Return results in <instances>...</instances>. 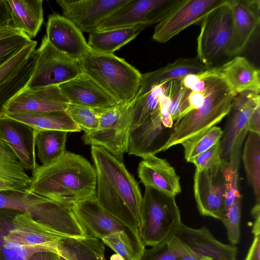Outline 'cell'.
Instances as JSON below:
<instances>
[{"label": "cell", "mask_w": 260, "mask_h": 260, "mask_svg": "<svg viewBox=\"0 0 260 260\" xmlns=\"http://www.w3.org/2000/svg\"><path fill=\"white\" fill-rule=\"evenodd\" d=\"M69 103L58 86L25 87L7 104L3 114L62 111Z\"/></svg>", "instance_id": "cell-17"}, {"label": "cell", "mask_w": 260, "mask_h": 260, "mask_svg": "<svg viewBox=\"0 0 260 260\" xmlns=\"http://www.w3.org/2000/svg\"><path fill=\"white\" fill-rule=\"evenodd\" d=\"M222 135L220 127L214 126L183 141L181 144L184 148L186 161L216 144Z\"/></svg>", "instance_id": "cell-36"}, {"label": "cell", "mask_w": 260, "mask_h": 260, "mask_svg": "<svg viewBox=\"0 0 260 260\" xmlns=\"http://www.w3.org/2000/svg\"><path fill=\"white\" fill-rule=\"evenodd\" d=\"M37 42L31 40L0 65V84L21 69L36 50Z\"/></svg>", "instance_id": "cell-38"}, {"label": "cell", "mask_w": 260, "mask_h": 260, "mask_svg": "<svg viewBox=\"0 0 260 260\" xmlns=\"http://www.w3.org/2000/svg\"><path fill=\"white\" fill-rule=\"evenodd\" d=\"M31 177L10 145L0 136V191H24Z\"/></svg>", "instance_id": "cell-25"}, {"label": "cell", "mask_w": 260, "mask_h": 260, "mask_svg": "<svg viewBox=\"0 0 260 260\" xmlns=\"http://www.w3.org/2000/svg\"><path fill=\"white\" fill-rule=\"evenodd\" d=\"M96 176L84 157L66 151L59 158L32 172L28 190L71 207L95 196Z\"/></svg>", "instance_id": "cell-2"}, {"label": "cell", "mask_w": 260, "mask_h": 260, "mask_svg": "<svg viewBox=\"0 0 260 260\" xmlns=\"http://www.w3.org/2000/svg\"><path fill=\"white\" fill-rule=\"evenodd\" d=\"M235 260H236V259H235Z\"/></svg>", "instance_id": "cell-50"}, {"label": "cell", "mask_w": 260, "mask_h": 260, "mask_svg": "<svg viewBox=\"0 0 260 260\" xmlns=\"http://www.w3.org/2000/svg\"><path fill=\"white\" fill-rule=\"evenodd\" d=\"M254 235L253 242L245 260H260V233Z\"/></svg>", "instance_id": "cell-44"}, {"label": "cell", "mask_w": 260, "mask_h": 260, "mask_svg": "<svg viewBox=\"0 0 260 260\" xmlns=\"http://www.w3.org/2000/svg\"><path fill=\"white\" fill-rule=\"evenodd\" d=\"M168 83L166 81L152 85L141 83L136 96L130 104L131 128L139 125L159 110V100L166 90Z\"/></svg>", "instance_id": "cell-28"}, {"label": "cell", "mask_w": 260, "mask_h": 260, "mask_svg": "<svg viewBox=\"0 0 260 260\" xmlns=\"http://www.w3.org/2000/svg\"><path fill=\"white\" fill-rule=\"evenodd\" d=\"M101 240L124 260H139L145 249L141 240L123 231L112 233Z\"/></svg>", "instance_id": "cell-35"}, {"label": "cell", "mask_w": 260, "mask_h": 260, "mask_svg": "<svg viewBox=\"0 0 260 260\" xmlns=\"http://www.w3.org/2000/svg\"><path fill=\"white\" fill-rule=\"evenodd\" d=\"M260 134V105H257L251 114L248 122V132Z\"/></svg>", "instance_id": "cell-45"}, {"label": "cell", "mask_w": 260, "mask_h": 260, "mask_svg": "<svg viewBox=\"0 0 260 260\" xmlns=\"http://www.w3.org/2000/svg\"><path fill=\"white\" fill-rule=\"evenodd\" d=\"M58 87L70 104L100 110L120 105L92 79L82 73Z\"/></svg>", "instance_id": "cell-20"}, {"label": "cell", "mask_w": 260, "mask_h": 260, "mask_svg": "<svg viewBox=\"0 0 260 260\" xmlns=\"http://www.w3.org/2000/svg\"><path fill=\"white\" fill-rule=\"evenodd\" d=\"M216 69L218 76L236 94L246 92L259 94V70L244 57L235 56Z\"/></svg>", "instance_id": "cell-22"}, {"label": "cell", "mask_w": 260, "mask_h": 260, "mask_svg": "<svg viewBox=\"0 0 260 260\" xmlns=\"http://www.w3.org/2000/svg\"><path fill=\"white\" fill-rule=\"evenodd\" d=\"M19 123L6 118L0 119V136L10 145L25 170L34 172L38 165L35 152L29 148Z\"/></svg>", "instance_id": "cell-31"}, {"label": "cell", "mask_w": 260, "mask_h": 260, "mask_svg": "<svg viewBox=\"0 0 260 260\" xmlns=\"http://www.w3.org/2000/svg\"><path fill=\"white\" fill-rule=\"evenodd\" d=\"M220 141L208 150L190 159L188 162L193 164L196 170H198L207 169L220 163L222 161L220 154Z\"/></svg>", "instance_id": "cell-42"}, {"label": "cell", "mask_w": 260, "mask_h": 260, "mask_svg": "<svg viewBox=\"0 0 260 260\" xmlns=\"http://www.w3.org/2000/svg\"><path fill=\"white\" fill-rule=\"evenodd\" d=\"M86 75L120 105L130 104L142 81V74L123 58L114 54L89 51L79 61Z\"/></svg>", "instance_id": "cell-3"}, {"label": "cell", "mask_w": 260, "mask_h": 260, "mask_svg": "<svg viewBox=\"0 0 260 260\" xmlns=\"http://www.w3.org/2000/svg\"><path fill=\"white\" fill-rule=\"evenodd\" d=\"M205 80L206 92L202 105L174 124L172 133L161 151L215 126L229 114L236 94L220 77L210 76Z\"/></svg>", "instance_id": "cell-4"}, {"label": "cell", "mask_w": 260, "mask_h": 260, "mask_svg": "<svg viewBox=\"0 0 260 260\" xmlns=\"http://www.w3.org/2000/svg\"><path fill=\"white\" fill-rule=\"evenodd\" d=\"M110 260H124V258L117 253H115L112 255L110 257Z\"/></svg>", "instance_id": "cell-48"}, {"label": "cell", "mask_w": 260, "mask_h": 260, "mask_svg": "<svg viewBox=\"0 0 260 260\" xmlns=\"http://www.w3.org/2000/svg\"><path fill=\"white\" fill-rule=\"evenodd\" d=\"M147 27L144 25H139L130 28L94 31L89 34L87 44L92 52L113 54L115 51L134 40Z\"/></svg>", "instance_id": "cell-29"}, {"label": "cell", "mask_w": 260, "mask_h": 260, "mask_svg": "<svg viewBox=\"0 0 260 260\" xmlns=\"http://www.w3.org/2000/svg\"><path fill=\"white\" fill-rule=\"evenodd\" d=\"M232 36V15L228 0L202 20L197 57L207 67H213L221 58L228 57Z\"/></svg>", "instance_id": "cell-7"}, {"label": "cell", "mask_w": 260, "mask_h": 260, "mask_svg": "<svg viewBox=\"0 0 260 260\" xmlns=\"http://www.w3.org/2000/svg\"><path fill=\"white\" fill-rule=\"evenodd\" d=\"M10 9L11 25L30 39L39 31L44 20L42 0H7Z\"/></svg>", "instance_id": "cell-26"}, {"label": "cell", "mask_w": 260, "mask_h": 260, "mask_svg": "<svg viewBox=\"0 0 260 260\" xmlns=\"http://www.w3.org/2000/svg\"><path fill=\"white\" fill-rule=\"evenodd\" d=\"M10 9L7 0H0V28L10 25Z\"/></svg>", "instance_id": "cell-43"}, {"label": "cell", "mask_w": 260, "mask_h": 260, "mask_svg": "<svg viewBox=\"0 0 260 260\" xmlns=\"http://www.w3.org/2000/svg\"><path fill=\"white\" fill-rule=\"evenodd\" d=\"M260 105L259 94L246 92L236 94L223 131L220 143V158L240 164L241 149L248 132V122L255 108Z\"/></svg>", "instance_id": "cell-11"}, {"label": "cell", "mask_w": 260, "mask_h": 260, "mask_svg": "<svg viewBox=\"0 0 260 260\" xmlns=\"http://www.w3.org/2000/svg\"><path fill=\"white\" fill-rule=\"evenodd\" d=\"M132 123L130 104L118 105L102 111L97 129L82 139L87 145L104 148L118 160L122 161L127 152Z\"/></svg>", "instance_id": "cell-8"}, {"label": "cell", "mask_w": 260, "mask_h": 260, "mask_svg": "<svg viewBox=\"0 0 260 260\" xmlns=\"http://www.w3.org/2000/svg\"><path fill=\"white\" fill-rule=\"evenodd\" d=\"M128 0H57L62 16L81 31H94L99 24Z\"/></svg>", "instance_id": "cell-16"}, {"label": "cell", "mask_w": 260, "mask_h": 260, "mask_svg": "<svg viewBox=\"0 0 260 260\" xmlns=\"http://www.w3.org/2000/svg\"><path fill=\"white\" fill-rule=\"evenodd\" d=\"M96 176L95 199L104 209L132 229L142 221L143 197L138 182L122 161L103 147L91 146Z\"/></svg>", "instance_id": "cell-1"}, {"label": "cell", "mask_w": 260, "mask_h": 260, "mask_svg": "<svg viewBox=\"0 0 260 260\" xmlns=\"http://www.w3.org/2000/svg\"><path fill=\"white\" fill-rule=\"evenodd\" d=\"M28 260H60V255L53 252L41 251L32 254Z\"/></svg>", "instance_id": "cell-46"}, {"label": "cell", "mask_w": 260, "mask_h": 260, "mask_svg": "<svg viewBox=\"0 0 260 260\" xmlns=\"http://www.w3.org/2000/svg\"><path fill=\"white\" fill-rule=\"evenodd\" d=\"M35 63V51L21 69L0 84V119L7 104L26 86L34 70Z\"/></svg>", "instance_id": "cell-34"}, {"label": "cell", "mask_w": 260, "mask_h": 260, "mask_svg": "<svg viewBox=\"0 0 260 260\" xmlns=\"http://www.w3.org/2000/svg\"><path fill=\"white\" fill-rule=\"evenodd\" d=\"M31 40L25 34L22 32L0 40V65L17 53Z\"/></svg>", "instance_id": "cell-41"}, {"label": "cell", "mask_w": 260, "mask_h": 260, "mask_svg": "<svg viewBox=\"0 0 260 260\" xmlns=\"http://www.w3.org/2000/svg\"><path fill=\"white\" fill-rule=\"evenodd\" d=\"M228 0H179L154 27L152 38L165 43L188 26L197 23Z\"/></svg>", "instance_id": "cell-13"}, {"label": "cell", "mask_w": 260, "mask_h": 260, "mask_svg": "<svg viewBox=\"0 0 260 260\" xmlns=\"http://www.w3.org/2000/svg\"><path fill=\"white\" fill-rule=\"evenodd\" d=\"M242 159L249 183L260 203V134L249 132L245 141Z\"/></svg>", "instance_id": "cell-33"}, {"label": "cell", "mask_w": 260, "mask_h": 260, "mask_svg": "<svg viewBox=\"0 0 260 260\" xmlns=\"http://www.w3.org/2000/svg\"><path fill=\"white\" fill-rule=\"evenodd\" d=\"M1 208L27 213L36 220L64 236H86L71 207L30 192L28 189L20 191H0Z\"/></svg>", "instance_id": "cell-5"}, {"label": "cell", "mask_w": 260, "mask_h": 260, "mask_svg": "<svg viewBox=\"0 0 260 260\" xmlns=\"http://www.w3.org/2000/svg\"><path fill=\"white\" fill-rule=\"evenodd\" d=\"M45 251L23 241L12 220L10 209H0V260H28L34 253Z\"/></svg>", "instance_id": "cell-23"}, {"label": "cell", "mask_w": 260, "mask_h": 260, "mask_svg": "<svg viewBox=\"0 0 260 260\" xmlns=\"http://www.w3.org/2000/svg\"><path fill=\"white\" fill-rule=\"evenodd\" d=\"M103 110L69 103L64 111L84 134H88L97 129Z\"/></svg>", "instance_id": "cell-37"}, {"label": "cell", "mask_w": 260, "mask_h": 260, "mask_svg": "<svg viewBox=\"0 0 260 260\" xmlns=\"http://www.w3.org/2000/svg\"><path fill=\"white\" fill-rule=\"evenodd\" d=\"M150 248H145L139 260H179L180 249L171 236Z\"/></svg>", "instance_id": "cell-39"}, {"label": "cell", "mask_w": 260, "mask_h": 260, "mask_svg": "<svg viewBox=\"0 0 260 260\" xmlns=\"http://www.w3.org/2000/svg\"><path fill=\"white\" fill-rule=\"evenodd\" d=\"M71 208L86 236L102 239L112 233L123 231L141 240L139 231L128 227L104 209L94 197L79 202Z\"/></svg>", "instance_id": "cell-15"}, {"label": "cell", "mask_w": 260, "mask_h": 260, "mask_svg": "<svg viewBox=\"0 0 260 260\" xmlns=\"http://www.w3.org/2000/svg\"><path fill=\"white\" fill-rule=\"evenodd\" d=\"M21 31L14 28L11 25L0 28V40L18 34Z\"/></svg>", "instance_id": "cell-47"}, {"label": "cell", "mask_w": 260, "mask_h": 260, "mask_svg": "<svg viewBox=\"0 0 260 260\" xmlns=\"http://www.w3.org/2000/svg\"><path fill=\"white\" fill-rule=\"evenodd\" d=\"M58 254L67 260H106L101 239L89 236L64 237L58 242Z\"/></svg>", "instance_id": "cell-27"}, {"label": "cell", "mask_w": 260, "mask_h": 260, "mask_svg": "<svg viewBox=\"0 0 260 260\" xmlns=\"http://www.w3.org/2000/svg\"><path fill=\"white\" fill-rule=\"evenodd\" d=\"M138 177L145 187L175 197L181 191L180 177L165 159L151 155L139 163Z\"/></svg>", "instance_id": "cell-21"}, {"label": "cell", "mask_w": 260, "mask_h": 260, "mask_svg": "<svg viewBox=\"0 0 260 260\" xmlns=\"http://www.w3.org/2000/svg\"><path fill=\"white\" fill-rule=\"evenodd\" d=\"M4 117L28 127L32 133V143L37 135L44 131H62L79 132L81 130L64 111L46 113H19L4 114Z\"/></svg>", "instance_id": "cell-24"}, {"label": "cell", "mask_w": 260, "mask_h": 260, "mask_svg": "<svg viewBox=\"0 0 260 260\" xmlns=\"http://www.w3.org/2000/svg\"><path fill=\"white\" fill-rule=\"evenodd\" d=\"M179 0H128L104 19L95 31L125 28L139 25L157 24Z\"/></svg>", "instance_id": "cell-12"}, {"label": "cell", "mask_w": 260, "mask_h": 260, "mask_svg": "<svg viewBox=\"0 0 260 260\" xmlns=\"http://www.w3.org/2000/svg\"><path fill=\"white\" fill-rule=\"evenodd\" d=\"M223 161L203 170H196L193 192L200 213L220 219L225 211L226 181Z\"/></svg>", "instance_id": "cell-14"}, {"label": "cell", "mask_w": 260, "mask_h": 260, "mask_svg": "<svg viewBox=\"0 0 260 260\" xmlns=\"http://www.w3.org/2000/svg\"><path fill=\"white\" fill-rule=\"evenodd\" d=\"M60 260H67V259H66L60 256Z\"/></svg>", "instance_id": "cell-49"}, {"label": "cell", "mask_w": 260, "mask_h": 260, "mask_svg": "<svg viewBox=\"0 0 260 260\" xmlns=\"http://www.w3.org/2000/svg\"><path fill=\"white\" fill-rule=\"evenodd\" d=\"M45 36L55 49L77 61L91 51L82 32L68 19L56 13L48 16Z\"/></svg>", "instance_id": "cell-18"}, {"label": "cell", "mask_w": 260, "mask_h": 260, "mask_svg": "<svg viewBox=\"0 0 260 260\" xmlns=\"http://www.w3.org/2000/svg\"><path fill=\"white\" fill-rule=\"evenodd\" d=\"M241 198L237 199L228 208L220 219L227 230L228 238L233 244H237L240 240V222L241 217Z\"/></svg>", "instance_id": "cell-40"}, {"label": "cell", "mask_w": 260, "mask_h": 260, "mask_svg": "<svg viewBox=\"0 0 260 260\" xmlns=\"http://www.w3.org/2000/svg\"><path fill=\"white\" fill-rule=\"evenodd\" d=\"M142 216L139 232L145 246L166 240L182 222L175 197L150 187H145Z\"/></svg>", "instance_id": "cell-6"}, {"label": "cell", "mask_w": 260, "mask_h": 260, "mask_svg": "<svg viewBox=\"0 0 260 260\" xmlns=\"http://www.w3.org/2000/svg\"><path fill=\"white\" fill-rule=\"evenodd\" d=\"M171 237L180 249L179 260H235L237 248L217 240L208 229H196L181 222Z\"/></svg>", "instance_id": "cell-10"}, {"label": "cell", "mask_w": 260, "mask_h": 260, "mask_svg": "<svg viewBox=\"0 0 260 260\" xmlns=\"http://www.w3.org/2000/svg\"><path fill=\"white\" fill-rule=\"evenodd\" d=\"M67 134L65 131L51 130L42 131L37 135L34 144L42 165L53 162L66 152Z\"/></svg>", "instance_id": "cell-32"}, {"label": "cell", "mask_w": 260, "mask_h": 260, "mask_svg": "<svg viewBox=\"0 0 260 260\" xmlns=\"http://www.w3.org/2000/svg\"><path fill=\"white\" fill-rule=\"evenodd\" d=\"M233 22V36L228 57L245 50L260 23L259 0H229Z\"/></svg>", "instance_id": "cell-19"}, {"label": "cell", "mask_w": 260, "mask_h": 260, "mask_svg": "<svg viewBox=\"0 0 260 260\" xmlns=\"http://www.w3.org/2000/svg\"><path fill=\"white\" fill-rule=\"evenodd\" d=\"M35 54L34 70L26 88L58 86L82 73L79 61L57 50L45 36Z\"/></svg>", "instance_id": "cell-9"}, {"label": "cell", "mask_w": 260, "mask_h": 260, "mask_svg": "<svg viewBox=\"0 0 260 260\" xmlns=\"http://www.w3.org/2000/svg\"><path fill=\"white\" fill-rule=\"evenodd\" d=\"M209 68L196 57L179 58L156 70L142 74L141 83L152 85L180 79L189 74H198Z\"/></svg>", "instance_id": "cell-30"}]
</instances>
